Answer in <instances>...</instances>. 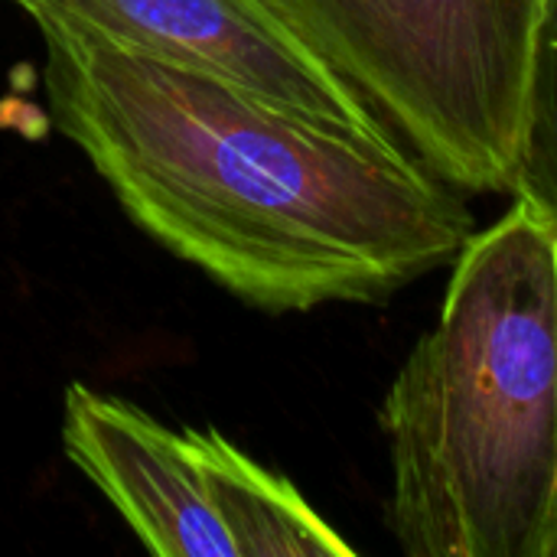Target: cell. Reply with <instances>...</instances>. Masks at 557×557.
Returning a JSON list of instances; mask_svg holds the SVG:
<instances>
[{
  "mask_svg": "<svg viewBox=\"0 0 557 557\" xmlns=\"http://www.w3.org/2000/svg\"><path fill=\"white\" fill-rule=\"evenodd\" d=\"M55 131L166 251L268 313L379 304L476 232L395 137L268 104L131 46L39 23Z\"/></svg>",
  "mask_w": 557,
  "mask_h": 557,
  "instance_id": "cell-1",
  "label": "cell"
},
{
  "mask_svg": "<svg viewBox=\"0 0 557 557\" xmlns=\"http://www.w3.org/2000/svg\"><path fill=\"white\" fill-rule=\"evenodd\" d=\"M379 408L408 557H557V232L512 202L450 261Z\"/></svg>",
  "mask_w": 557,
  "mask_h": 557,
  "instance_id": "cell-2",
  "label": "cell"
},
{
  "mask_svg": "<svg viewBox=\"0 0 557 557\" xmlns=\"http://www.w3.org/2000/svg\"><path fill=\"white\" fill-rule=\"evenodd\" d=\"M460 193H506L539 0H264Z\"/></svg>",
  "mask_w": 557,
  "mask_h": 557,
  "instance_id": "cell-3",
  "label": "cell"
},
{
  "mask_svg": "<svg viewBox=\"0 0 557 557\" xmlns=\"http://www.w3.org/2000/svg\"><path fill=\"white\" fill-rule=\"evenodd\" d=\"M62 447L153 555H356L287 476L219 431L170 428L124 398L72 382Z\"/></svg>",
  "mask_w": 557,
  "mask_h": 557,
  "instance_id": "cell-4",
  "label": "cell"
},
{
  "mask_svg": "<svg viewBox=\"0 0 557 557\" xmlns=\"http://www.w3.org/2000/svg\"><path fill=\"white\" fill-rule=\"evenodd\" d=\"M36 26L101 36L222 78L317 124L395 137L264 0H13Z\"/></svg>",
  "mask_w": 557,
  "mask_h": 557,
  "instance_id": "cell-5",
  "label": "cell"
},
{
  "mask_svg": "<svg viewBox=\"0 0 557 557\" xmlns=\"http://www.w3.org/2000/svg\"><path fill=\"white\" fill-rule=\"evenodd\" d=\"M506 193L557 232V0H539Z\"/></svg>",
  "mask_w": 557,
  "mask_h": 557,
  "instance_id": "cell-6",
  "label": "cell"
}]
</instances>
